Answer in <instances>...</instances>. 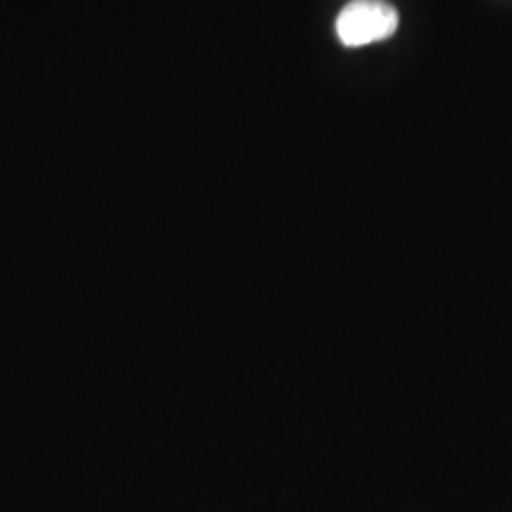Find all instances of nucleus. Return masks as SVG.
Wrapping results in <instances>:
<instances>
[{
    "instance_id": "1",
    "label": "nucleus",
    "mask_w": 512,
    "mask_h": 512,
    "mask_svg": "<svg viewBox=\"0 0 512 512\" xmlns=\"http://www.w3.org/2000/svg\"><path fill=\"white\" fill-rule=\"evenodd\" d=\"M335 29L347 48L370 46L399 29V12L384 0H354L339 12Z\"/></svg>"
}]
</instances>
